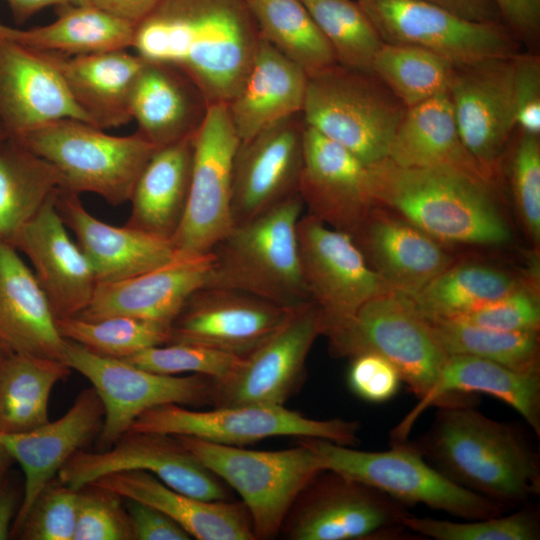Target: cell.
<instances>
[{"instance_id": "1", "label": "cell", "mask_w": 540, "mask_h": 540, "mask_svg": "<svg viewBox=\"0 0 540 540\" xmlns=\"http://www.w3.org/2000/svg\"><path fill=\"white\" fill-rule=\"evenodd\" d=\"M261 35L247 0H160L135 25L132 47L184 74L208 105L240 89Z\"/></svg>"}, {"instance_id": "2", "label": "cell", "mask_w": 540, "mask_h": 540, "mask_svg": "<svg viewBox=\"0 0 540 540\" xmlns=\"http://www.w3.org/2000/svg\"><path fill=\"white\" fill-rule=\"evenodd\" d=\"M413 444L452 482L504 507L540 493L535 450L514 426L472 404L440 406L429 430Z\"/></svg>"}, {"instance_id": "3", "label": "cell", "mask_w": 540, "mask_h": 540, "mask_svg": "<svg viewBox=\"0 0 540 540\" xmlns=\"http://www.w3.org/2000/svg\"><path fill=\"white\" fill-rule=\"evenodd\" d=\"M366 184L373 205L441 243L496 246L511 238L494 185L448 170L401 167L389 159L367 166Z\"/></svg>"}, {"instance_id": "4", "label": "cell", "mask_w": 540, "mask_h": 540, "mask_svg": "<svg viewBox=\"0 0 540 540\" xmlns=\"http://www.w3.org/2000/svg\"><path fill=\"white\" fill-rule=\"evenodd\" d=\"M304 209L297 194L254 219L233 225L211 251L213 263L203 287L243 291L288 309L311 301L297 238Z\"/></svg>"}, {"instance_id": "5", "label": "cell", "mask_w": 540, "mask_h": 540, "mask_svg": "<svg viewBox=\"0 0 540 540\" xmlns=\"http://www.w3.org/2000/svg\"><path fill=\"white\" fill-rule=\"evenodd\" d=\"M321 335L334 357L372 352L387 359L418 404L436 387L448 358L426 320L406 297L393 291L371 298L347 317L322 322Z\"/></svg>"}, {"instance_id": "6", "label": "cell", "mask_w": 540, "mask_h": 540, "mask_svg": "<svg viewBox=\"0 0 540 540\" xmlns=\"http://www.w3.org/2000/svg\"><path fill=\"white\" fill-rule=\"evenodd\" d=\"M15 140L57 169L61 190L94 193L112 206L129 202L140 172L158 148L137 131L115 136L78 119H61Z\"/></svg>"}, {"instance_id": "7", "label": "cell", "mask_w": 540, "mask_h": 540, "mask_svg": "<svg viewBox=\"0 0 540 540\" xmlns=\"http://www.w3.org/2000/svg\"><path fill=\"white\" fill-rule=\"evenodd\" d=\"M323 469L363 482L406 505L422 504L464 520L502 515L505 507L452 482L408 440L386 451H362L304 437Z\"/></svg>"}, {"instance_id": "8", "label": "cell", "mask_w": 540, "mask_h": 540, "mask_svg": "<svg viewBox=\"0 0 540 540\" xmlns=\"http://www.w3.org/2000/svg\"><path fill=\"white\" fill-rule=\"evenodd\" d=\"M406 110L373 73L336 64L308 77L301 115L306 126L370 166L388 158Z\"/></svg>"}, {"instance_id": "9", "label": "cell", "mask_w": 540, "mask_h": 540, "mask_svg": "<svg viewBox=\"0 0 540 540\" xmlns=\"http://www.w3.org/2000/svg\"><path fill=\"white\" fill-rule=\"evenodd\" d=\"M210 471L241 496L255 539H272L297 496L323 470L300 440L293 448L258 451L175 435Z\"/></svg>"}, {"instance_id": "10", "label": "cell", "mask_w": 540, "mask_h": 540, "mask_svg": "<svg viewBox=\"0 0 540 540\" xmlns=\"http://www.w3.org/2000/svg\"><path fill=\"white\" fill-rule=\"evenodd\" d=\"M359 422L317 420L276 405H236L192 410L166 404L142 413L128 431L157 432L242 446L273 436L325 439L344 446L359 442Z\"/></svg>"}, {"instance_id": "11", "label": "cell", "mask_w": 540, "mask_h": 540, "mask_svg": "<svg viewBox=\"0 0 540 540\" xmlns=\"http://www.w3.org/2000/svg\"><path fill=\"white\" fill-rule=\"evenodd\" d=\"M406 514L382 491L323 469L297 496L280 532L291 540L400 539Z\"/></svg>"}, {"instance_id": "12", "label": "cell", "mask_w": 540, "mask_h": 540, "mask_svg": "<svg viewBox=\"0 0 540 540\" xmlns=\"http://www.w3.org/2000/svg\"><path fill=\"white\" fill-rule=\"evenodd\" d=\"M65 356L67 365L91 382L103 403L101 450L115 443L151 408L166 404H212L214 379L204 375L151 372L124 359L97 355L68 339Z\"/></svg>"}, {"instance_id": "13", "label": "cell", "mask_w": 540, "mask_h": 540, "mask_svg": "<svg viewBox=\"0 0 540 540\" xmlns=\"http://www.w3.org/2000/svg\"><path fill=\"white\" fill-rule=\"evenodd\" d=\"M239 143L227 104L208 105L194 138L185 213L170 240L177 255L207 254L233 227L232 174Z\"/></svg>"}, {"instance_id": "14", "label": "cell", "mask_w": 540, "mask_h": 540, "mask_svg": "<svg viewBox=\"0 0 540 540\" xmlns=\"http://www.w3.org/2000/svg\"><path fill=\"white\" fill-rule=\"evenodd\" d=\"M384 43L434 52L456 65L520 52V41L501 22L463 18L424 0H357Z\"/></svg>"}, {"instance_id": "15", "label": "cell", "mask_w": 540, "mask_h": 540, "mask_svg": "<svg viewBox=\"0 0 540 540\" xmlns=\"http://www.w3.org/2000/svg\"><path fill=\"white\" fill-rule=\"evenodd\" d=\"M319 335L321 314L313 301L291 309L283 323L242 356L226 378L214 381L212 405L283 406L302 385L307 356Z\"/></svg>"}, {"instance_id": "16", "label": "cell", "mask_w": 540, "mask_h": 540, "mask_svg": "<svg viewBox=\"0 0 540 540\" xmlns=\"http://www.w3.org/2000/svg\"><path fill=\"white\" fill-rule=\"evenodd\" d=\"M128 470L150 472L169 487L202 500L228 499L222 480L175 435L157 432L127 431L107 449H79L61 467L57 478L80 489L104 475Z\"/></svg>"}, {"instance_id": "17", "label": "cell", "mask_w": 540, "mask_h": 540, "mask_svg": "<svg viewBox=\"0 0 540 540\" xmlns=\"http://www.w3.org/2000/svg\"><path fill=\"white\" fill-rule=\"evenodd\" d=\"M513 56L455 65L447 89L465 148L495 181L516 127Z\"/></svg>"}, {"instance_id": "18", "label": "cell", "mask_w": 540, "mask_h": 540, "mask_svg": "<svg viewBox=\"0 0 540 540\" xmlns=\"http://www.w3.org/2000/svg\"><path fill=\"white\" fill-rule=\"evenodd\" d=\"M297 238L302 277L321 322L347 317L371 298L392 291L350 234L305 213L298 221Z\"/></svg>"}, {"instance_id": "19", "label": "cell", "mask_w": 540, "mask_h": 540, "mask_svg": "<svg viewBox=\"0 0 540 540\" xmlns=\"http://www.w3.org/2000/svg\"><path fill=\"white\" fill-rule=\"evenodd\" d=\"M302 115H294L240 142L232 174L234 225L247 222L299 194L304 160Z\"/></svg>"}, {"instance_id": "20", "label": "cell", "mask_w": 540, "mask_h": 540, "mask_svg": "<svg viewBox=\"0 0 540 540\" xmlns=\"http://www.w3.org/2000/svg\"><path fill=\"white\" fill-rule=\"evenodd\" d=\"M290 311L243 291L201 287L172 322L169 343L198 344L245 356L266 340Z\"/></svg>"}, {"instance_id": "21", "label": "cell", "mask_w": 540, "mask_h": 540, "mask_svg": "<svg viewBox=\"0 0 540 540\" xmlns=\"http://www.w3.org/2000/svg\"><path fill=\"white\" fill-rule=\"evenodd\" d=\"M61 119L90 123L43 52L0 35V125L7 136Z\"/></svg>"}, {"instance_id": "22", "label": "cell", "mask_w": 540, "mask_h": 540, "mask_svg": "<svg viewBox=\"0 0 540 540\" xmlns=\"http://www.w3.org/2000/svg\"><path fill=\"white\" fill-rule=\"evenodd\" d=\"M103 420V403L90 387L82 390L70 409L55 421L22 433L0 431V445L19 463L25 477L23 499L11 535H18L38 495L67 460L100 433Z\"/></svg>"}, {"instance_id": "23", "label": "cell", "mask_w": 540, "mask_h": 540, "mask_svg": "<svg viewBox=\"0 0 540 540\" xmlns=\"http://www.w3.org/2000/svg\"><path fill=\"white\" fill-rule=\"evenodd\" d=\"M58 192L21 228L12 246L28 257L56 318L62 319L78 316L89 305L97 281L68 235L56 206Z\"/></svg>"}, {"instance_id": "24", "label": "cell", "mask_w": 540, "mask_h": 540, "mask_svg": "<svg viewBox=\"0 0 540 540\" xmlns=\"http://www.w3.org/2000/svg\"><path fill=\"white\" fill-rule=\"evenodd\" d=\"M366 175L355 155L305 125L299 195L307 214L352 236L373 206Z\"/></svg>"}, {"instance_id": "25", "label": "cell", "mask_w": 540, "mask_h": 540, "mask_svg": "<svg viewBox=\"0 0 540 540\" xmlns=\"http://www.w3.org/2000/svg\"><path fill=\"white\" fill-rule=\"evenodd\" d=\"M352 237L368 265L393 292L406 297L454 263L441 242L377 205Z\"/></svg>"}, {"instance_id": "26", "label": "cell", "mask_w": 540, "mask_h": 540, "mask_svg": "<svg viewBox=\"0 0 540 540\" xmlns=\"http://www.w3.org/2000/svg\"><path fill=\"white\" fill-rule=\"evenodd\" d=\"M213 254L180 256L136 276L97 283L85 319L129 316L171 326L189 297L203 287Z\"/></svg>"}, {"instance_id": "27", "label": "cell", "mask_w": 540, "mask_h": 540, "mask_svg": "<svg viewBox=\"0 0 540 540\" xmlns=\"http://www.w3.org/2000/svg\"><path fill=\"white\" fill-rule=\"evenodd\" d=\"M56 206L66 227L75 234L97 283L130 278L178 256L169 239L97 219L77 194L59 190Z\"/></svg>"}, {"instance_id": "28", "label": "cell", "mask_w": 540, "mask_h": 540, "mask_svg": "<svg viewBox=\"0 0 540 540\" xmlns=\"http://www.w3.org/2000/svg\"><path fill=\"white\" fill-rule=\"evenodd\" d=\"M468 393H482L515 409L540 436V373L519 372L496 362L468 355L448 356L429 397L399 423L392 442L407 440L419 415L432 405L472 404Z\"/></svg>"}, {"instance_id": "29", "label": "cell", "mask_w": 540, "mask_h": 540, "mask_svg": "<svg viewBox=\"0 0 540 540\" xmlns=\"http://www.w3.org/2000/svg\"><path fill=\"white\" fill-rule=\"evenodd\" d=\"M0 343L8 353L66 363V339L34 272L0 242Z\"/></svg>"}, {"instance_id": "30", "label": "cell", "mask_w": 540, "mask_h": 540, "mask_svg": "<svg viewBox=\"0 0 540 540\" xmlns=\"http://www.w3.org/2000/svg\"><path fill=\"white\" fill-rule=\"evenodd\" d=\"M90 484L162 511L180 524L192 538L255 539L252 520L243 502L202 500L173 489L152 473L142 470L107 474Z\"/></svg>"}, {"instance_id": "31", "label": "cell", "mask_w": 540, "mask_h": 540, "mask_svg": "<svg viewBox=\"0 0 540 540\" xmlns=\"http://www.w3.org/2000/svg\"><path fill=\"white\" fill-rule=\"evenodd\" d=\"M43 53L92 125L107 130L132 121L130 96L144 64L139 55L127 49L75 56Z\"/></svg>"}, {"instance_id": "32", "label": "cell", "mask_w": 540, "mask_h": 540, "mask_svg": "<svg viewBox=\"0 0 540 540\" xmlns=\"http://www.w3.org/2000/svg\"><path fill=\"white\" fill-rule=\"evenodd\" d=\"M308 75L261 37L246 77L227 103L240 142L302 113Z\"/></svg>"}, {"instance_id": "33", "label": "cell", "mask_w": 540, "mask_h": 540, "mask_svg": "<svg viewBox=\"0 0 540 540\" xmlns=\"http://www.w3.org/2000/svg\"><path fill=\"white\" fill-rule=\"evenodd\" d=\"M387 159L401 167L448 170L497 184L465 148L447 91L407 108Z\"/></svg>"}, {"instance_id": "34", "label": "cell", "mask_w": 540, "mask_h": 540, "mask_svg": "<svg viewBox=\"0 0 540 540\" xmlns=\"http://www.w3.org/2000/svg\"><path fill=\"white\" fill-rule=\"evenodd\" d=\"M207 107L202 94L180 71L144 60L129 111L137 132L148 141L162 147L194 135Z\"/></svg>"}, {"instance_id": "35", "label": "cell", "mask_w": 540, "mask_h": 540, "mask_svg": "<svg viewBox=\"0 0 540 540\" xmlns=\"http://www.w3.org/2000/svg\"><path fill=\"white\" fill-rule=\"evenodd\" d=\"M195 134L158 147L147 161L129 200L127 226L171 240L188 201Z\"/></svg>"}, {"instance_id": "36", "label": "cell", "mask_w": 540, "mask_h": 540, "mask_svg": "<svg viewBox=\"0 0 540 540\" xmlns=\"http://www.w3.org/2000/svg\"><path fill=\"white\" fill-rule=\"evenodd\" d=\"M56 14L46 25L11 28L7 37L37 51L69 56L132 47L135 24L92 4L57 6Z\"/></svg>"}, {"instance_id": "37", "label": "cell", "mask_w": 540, "mask_h": 540, "mask_svg": "<svg viewBox=\"0 0 540 540\" xmlns=\"http://www.w3.org/2000/svg\"><path fill=\"white\" fill-rule=\"evenodd\" d=\"M62 188L48 161L13 138L0 142V242L12 245L21 228Z\"/></svg>"}, {"instance_id": "38", "label": "cell", "mask_w": 540, "mask_h": 540, "mask_svg": "<svg viewBox=\"0 0 540 540\" xmlns=\"http://www.w3.org/2000/svg\"><path fill=\"white\" fill-rule=\"evenodd\" d=\"M526 285L529 284L492 265L454 262L417 294L404 297L424 318H453Z\"/></svg>"}, {"instance_id": "39", "label": "cell", "mask_w": 540, "mask_h": 540, "mask_svg": "<svg viewBox=\"0 0 540 540\" xmlns=\"http://www.w3.org/2000/svg\"><path fill=\"white\" fill-rule=\"evenodd\" d=\"M70 372L60 361L8 353L0 367V431L22 433L49 422L52 389Z\"/></svg>"}, {"instance_id": "40", "label": "cell", "mask_w": 540, "mask_h": 540, "mask_svg": "<svg viewBox=\"0 0 540 540\" xmlns=\"http://www.w3.org/2000/svg\"><path fill=\"white\" fill-rule=\"evenodd\" d=\"M260 35L309 76L337 64L329 43L300 0H247Z\"/></svg>"}, {"instance_id": "41", "label": "cell", "mask_w": 540, "mask_h": 540, "mask_svg": "<svg viewBox=\"0 0 540 540\" xmlns=\"http://www.w3.org/2000/svg\"><path fill=\"white\" fill-rule=\"evenodd\" d=\"M424 319L448 356H474L519 372L540 373L539 332H507L447 318Z\"/></svg>"}, {"instance_id": "42", "label": "cell", "mask_w": 540, "mask_h": 540, "mask_svg": "<svg viewBox=\"0 0 540 540\" xmlns=\"http://www.w3.org/2000/svg\"><path fill=\"white\" fill-rule=\"evenodd\" d=\"M455 65L421 47L383 43L371 72L409 108L446 92Z\"/></svg>"}, {"instance_id": "43", "label": "cell", "mask_w": 540, "mask_h": 540, "mask_svg": "<svg viewBox=\"0 0 540 540\" xmlns=\"http://www.w3.org/2000/svg\"><path fill=\"white\" fill-rule=\"evenodd\" d=\"M333 50L337 64L371 72L383 45L374 24L354 0H300Z\"/></svg>"}, {"instance_id": "44", "label": "cell", "mask_w": 540, "mask_h": 540, "mask_svg": "<svg viewBox=\"0 0 540 540\" xmlns=\"http://www.w3.org/2000/svg\"><path fill=\"white\" fill-rule=\"evenodd\" d=\"M61 335L100 356L125 359L144 349L168 344V325L129 316L57 319Z\"/></svg>"}, {"instance_id": "45", "label": "cell", "mask_w": 540, "mask_h": 540, "mask_svg": "<svg viewBox=\"0 0 540 540\" xmlns=\"http://www.w3.org/2000/svg\"><path fill=\"white\" fill-rule=\"evenodd\" d=\"M407 530L435 540H538L540 518L535 509L522 508L509 515L460 521L406 514Z\"/></svg>"}, {"instance_id": "46", "label": "cell", "mask_w": 540, "mask_h": 540, "mask_svg": "<svg viewBox=\"0 0 540 540\" xmlns=\"http://www.w3.org/2000/svg\"><path fill=\"white\" fill-rule=\"evenodd\" d=\"M241 357L198 344L173 342L144 349L124 360L155 373L200 374L220 381L234 370Z\"/></svg>"}, {"instance_id": "47", "label": "cell", "mask_w": 540, "mask_h": 540, "mask_svg": "<svg viewBox=\"0 0 540 540\" xmlns=\"http://www.w3.org/2000/svg\"><path fill=\"white\" fill-rule=\"evenodd\" d=\"M79 489L53 479L33 503L18 536L23 540H73Z\"/></svg>"}, {"instance_id": "48", "label": "cell", "mask_w": 540, "mask_h": 540, "mask_svg": "<svg viewBox=\"0 0 540 540\" xmlns=\"http://www.w3.org/2000/svg\"><path fill=\"white\" fill-rule=\"evenodd\" d=\"M73 540H133L124 498L94 484L80 488Z\"/></svg>"}, {"instance_id": "49", "label": "cell", "mask_w": 540, "mask_h": 540, "mask_svg": "<svg viewBox=\"0 0 540 540\" xmlns=\"http://www.w3.org/2000/svg\"><path fill=\"white\" fill-rule=\"evenodd\" d=\"M510 182L522 223L535 245L540 241V141L520 132L510 159Z\"/></svg>"}, {"instance_id": "50", "label": "cell", "mask_w": 540, "mask_h": 540, "mask_svg": "<svg viewBox=\"0 0 540 540\" xmlns=\"http://www.w3.org/2000/svg\"><path fill=\"white\" fill-rule=\"evenodd\" d=\"M447 319L499 331L539 332L540 304L536 289L526 285L504 297Z\"/></svg>"}, {"instance_id": "51", "label": "cell", "mask_w": 540, "mask_h": 540, "mask_svg": "<svg viewBox=\"0 0 540 540\" xmlns=\"http://www.w3.org/2000/svg\"><path fill=\"white\" fill-rule=\"evenodd\" d=\"M350 360L347 384L354 395L375 404L395 397L402 380L391 362L372 352L358 354Z\"/></svg>"}, {"instance_id": "52", "label": "cell", "mask_w": 540, "mask_h": 540, "mask_svg": "<svg viewBox=\"0 0 540 540\" xmlns=\"http://www.w3.org/2000/svg\"><path fill=\"white\" fill-rule=\"evenodd\" d=\"M515 123L520 132L540 134V58L535 53L513 56Z\"/></svg>"}, {"instance_id": "53", "label": "cell", "mask_w": 540, "mask_h": 540, "mask_svg": "<svg viewBox=\"0 0 540 540\" xmlns=\"http://www.w3.org/2000/svg\"><path fill=\"white\" fill-rule=\"evenodd\" d=\"M133 540H189L192 537L175 520L142 502L124 498Z\"/></svg>"}, {"instance_id": "54", "label": "cell", "mask_w": 540, "mask_h": 540, "mask_svg": "<svg viewBox=\"0 0 540 540\" xmlns=\"http://www.w3.org/2000/svg\"><path fill=\"white\" fill-rule=\"evenodd\" d=\"M506 27L520 41L533 42L540 31V0H493Z\"/></svg>"}, {"instance_id": "55", "label": "cell", "mask_w": 540, "mask_h": 540, "mask_svg": "<svg viewBox=\"0 0 540 540\" xmlns=\"http://www.w3.org/2000/svg\"><path fill=\"white\" fill-rule=\"evenodd\" d=\"M441 6L463 18L477 22H501L493 0H424Z\"/></svg>"}, {"instance_id": "56", "label": "cell", "mask_w": 540, "mask_h": 540, "mask_svg": "<svg viewBox=\"0 0 540 540\" xmlns=\"http://www.w3.org/2000/svg\"><path fill=\"white\" fill-rule=\"evenodd\" d=\"M160 0H87L106 12L137 24Z\"/></svg>"}, {"instance_id": "57", "label": "cell", "mask_w": 540, "mask_h": 540, "mask_svg": "<svg viewBox=\"0 0 540 540\" xmlns=\"http://www.w3.org/2000/svg\"><path fill=\"white\" fill-rule=\"evenodd\" d=\"M14 21L23 24L32 16L49 6H62L67 4H83L87 0H6Z\"/></svg>"}, {"instance_id": "58", "label": "cell", "mask_w": 540, "mask_h": 540, "mask_svg": "<svg viewBox=\"0 0 540 540\" xmlns=\"http://www.w3.org/2000/svg\"><path fill=\"white\" fill-rule=\"evenodd\" d=\"M16 510V496L11 488L0 487V540L11 535V523Z\"/></svg>"}, {"instance_id": "59", "label": "cell", "mask_w": 540, "mask_h": 540, "mask_svg": "<svg viewBox=\"0 0 540 540\" xmlns=\"http://www.w3.org/2000/svg\"><path fill=\"white\" fill-rule=\"evenodd\" d=\"M12 458L8 455L6 450L0 445V479L3 476L8 464Z\"/></svg>"}, {"instance_id": "60", "label": "cell", "mask_w": 540, "mask_h": 540, "mask_svg": "<svg viewBox=\"0 0 540 540\" xmlns=\"http://www.w3.org/2000/svg\"><path fill=\"white\" fill-rule=\"evenodd\" d=\"M8 355V352L5 350V348L0 343V367L5 360L6 356Z\"/></svg>"}, {"instance_id": "61", "label": "cell", "mask_w": 540, "mask_h": 540, "mask_svg": "<svg viewBox=\"0 0 540 540\" xmlns=\"http://www.w3.org/2000/svg\"><path fill=\"white\" fill-rule=\"evenodd\" d=\"M10 30H11V27L0 23V35L6 36Z\"/></svg>"}, {"instance_id": "62", "label": "cell", "mask_w": 540, "mask_h": 540, "mask_svg": "<svg viewBox=\"0 0 540 540\" xmlns=\"http://www.w3.org/2000/svg\"><path fill=\"white\" fill-rule=\"evenodd\" d=\"M6 138H8V136L3 127L0 125V142Z\"/></svg>"}]
</instances>
